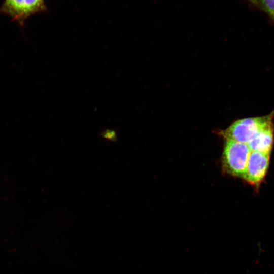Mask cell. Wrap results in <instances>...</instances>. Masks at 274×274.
I'll list each match as a JSON object with an SVG mask.
<instances>
[{
	"instance_id": "6",
	"label": "cell",
	"mask_w": 274,
	"mask_h": 274,
	"mask_svg": "<svg viewBox=\"0 0 274 274\" xmlns=\"http://www.w3.org/2000/svg\"><path fill=\"white\" fill-rule=\"evenodd\" d=\"M263 9L274 21V0H258Z\"/></svg>"
},
{
	"instance_id": "2",
	"label": "cell",
	"mask_w": 274,
	"mask_h": 274,
	"mask_svg": "<svg viewBox=\"0 0 274 274\" xmlns=\"http://www.w3.org/2000/svg\"><path fill=\"white\" fill-rule=\"evenodd\" d=\"M251 151L246 143L226 140L222 155L224 171L232 176L243 178Z\"/></svg>"
},
{
	"instance_id": "8",
	"label": "cell",
	"mask_w": 274,
	"mask_h": 274,
	"mask_svg": "<svg viewBox=\"0 0 274 274\" xmlns=\"http://www.w3.org/2000/svg\"><path fill=\"white\" fill-rule=\"evenodd\" d=\"M249 1H250L251 3L254 4H257L258 2V0H249Z\"/></svg>"
},
{
	"instance_id": "4",
	"label": "cell",
	"mask_w": 274,
	"mask_h": 274,
	"mask_svg": "<svg viewBox=\"0 0 274 274\" xmlns=\"http://www.w3.org/2000/svg\"><path fill=\"white\" fill-rule=\"evenodd\" d=\"M270 154L251 151L243 179L252 185L258 186L267 173Z\"/></svg>"
},
{
	"instance_id": "5",
	"label": "cell",
	"mask_w": 274,
	"mask_h": 274,
	"mask_svg": "<svg viewBox=\"0 0 274 274\" xmlns=\"http://www.w3.org/2000/svg\"><path fill=\"white\" fill-rule=\"evenodd\" d=\"M273 141V123L258 131L247 144L251 151L270 153Z\"/></svg>"
},
{
	"instance_id": "3",
	"label": "cell",
	"mask_w": 274,
	"mask_h": 274,
	"mask_svg": "<svg viewBox=\"0 0 274 274\" xmlns=\"http://www.w3.org/2000/svg\"><path fill=\"white\" fill-rule=\"evenodd\" d=\"M48 12L44 0H4L0 13L9 16L13 21L23 28L26 20L31 15Z\"/></svg>"
},
{
	"instance_id": "7",
	"label": "cell",
	"mask_w": 274,
	"mask_h": 274,
	"mask_svg": "<svg viewBox=\"0 0 274 274\" xmlns=\"http://www.w3.org/2000/svg\"><path fill=\"white\" fill-rule=\"evenodd\" d=\"M102 138L106 140L115 142L117 141V134L114 130L106 129L103 130L101 134Z\"/></svg>"
},
{
	"instance_id": "1",
	"label": "cell",
	"mask_w": 274,
	"mask_h": 274,
	"mask_svg": "<svg viewBox=\"0 0 274 274\" xmlns=\"http://www.w3.org/2000/svg\"><path fill=\"white\" fill-rule=\"evenodd\" d=\"M273 117L272 111L264 116L239 119L219 133L226 140L247 144L258 131L273 123Z\"/></svg>"
}]
</instances>
